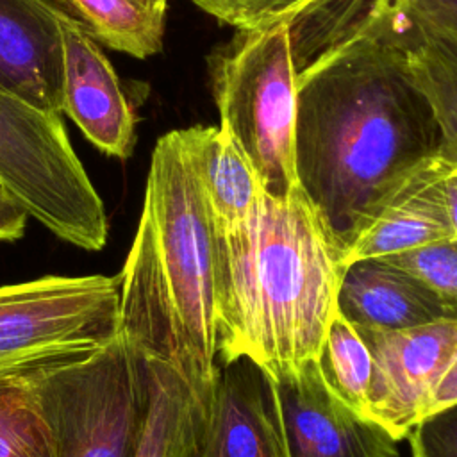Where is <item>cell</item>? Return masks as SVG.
Returning <instances> with one entry per match:
<instances>
[{
	"label": "cell",
	"mask_w": 457,
	"mask_h": 457,
	"mask_svg": "<svg viewBox=\"0 0 457 457\" xmlns=\"http://www.w3.org/2000/svg\"><path fill=\"white\" fill-rule=\"evenodd\" d=\"M100 45L146 59L162 48L168 0H46Z\"/></svg>",
	"instance_id": "obj_17"
},
{
	"label": "cell",
	"mask_w": 457,
	"mask_h": 457,
	"mask_svg": "<svg viewBox=\"0 0 457 457\" xmlns=\"http://www.w3.org/2000/svg\"><path fill=\"white\" fill-rule=\"evenodd\" d=\"M118 332V275H46L0 286V378L80 361Z\"/></svg>",
	"instance_id": "obj_6"
},
{
	"label": "cell",
	"mask_w": 457,
	"mask_h": 457,
	"mask_svg": "<svg viewBox=\"0 0 457 457\" xmlns=\"http://www.w3.org/2000/svg\"><path fill=\"white\" fill-rule=\"evenodd\" d=\"M300 14L346 21L386 41L434 111L443 136L439 154L457 164V41L355 11L305 7Z\"/></svg>",
	"instance_id": "obj_13"
},
{
	"label": "cell",
	"mask_w": 457,
	"mask_h": 457,
	"mask_svg": "<svg viewBox=\"0 0 457 457\" xmlns=\"http://www.w3.org/2000/svg\"><path fill=\"white\" fill-rule=\"evenodd\" d=\"M29 214L7 195H0V241H16L25 234Z\"/></svg>",
	"instance_id": "obj_24"
},
{
	"label": "cell",
	"mask_w": 457,
	"mask_h": 457,
	"mask_svg": "<svg viewBox=\"0 0 457 457\" xmlns=\"http://www.w3.org/2000/svg\"><path fill=\"white\" fill-rule=\"evenodd\" d=\"M120 277V334L145 362L182 380L204 416L220 373L214 220L182 132L161 136Z\"/></svg>",
	"instance_id": "obj_3"
},
{
	"label": "cell",
	"mask_w": 457,
	"mask_h": 457,
	"mask_svg": "<svg viewBox=\"0 0 457 457\" xmlns=\"http://www.w3.org/2000/svg\"><path fill=\"white\" fill-rule=\"evenodd\" d=\"M336 309L352 325L396 330L457 316L407 271L378 259H359L346 266Z\"/></svg>",
	"instance_id": "obj_14"
},
{
	"label": "cell",
	"mask_w": 457,
	"mask_h": 457,
	"mask_svg": "<svg viewBox=\"0 0 457 457\" xmlns=\"http://www.w3.org/2000/svg\"><path fill=\"white\" fill-rule=\"evenodd\" d=\"M282 457H398V441L323 380L318 361L264 380Z\"/></svg>",
	"instance_id": "obj_9"
},
{
	"label": "cell",
	"mask_w": 457,
	"mask_h": 457,
	"mask_svg": "<svg viewBox=\"0 0 457 457\" xmlns=\"http://www.w3.org/2000/svg\"><path fill=\"white\" fill-rule=\"evenodd\" d=\"M443 166L445 159L437 154L407 177L371 225L348 246V264L455 237L441 191Z\"/></svg>",
	"instance_id": "obj_15"
},
{
	"label": "cell",
	"mask_w": 457,
	"mask_h": 457,
	"mask_svg": "<svg viewBox=\"0 0 457 457\" xmlns=\"http://www.w3.org/2000/svg\"><path fill=\"white\" fill-rule=\"evenodd\" d=\"M441 191H443L446 212H448V218H450V225H452L453 236L457 239V164L448 161V159H445V166H443Z\"/></svg>",
	"instance_id": "obj_25"
},
{
	"label": "cell",
	"mask_w": 457,
	"mask_h": 457,
	"mask_svg": "<svg viewBox=\"0 0 457 457\" xmlns=\"http://www.w3.org/2000/svg\"><path fill=\"white\" fill-rule=\"evenodd\" d=\"M46 0H0V87L45 114L62 112V37Z\"/></svg>",
	"instance_id": "obj_12"
},
{
	"label": "cell",
	"mask_w": 457,
	"mask_h": 457,
	"mask_svg": "<svg viewBox=\"0 0 457 457\" xmlns=\"http://www.w3.org/2000/svg\"><path fill=\"white\" fill-rule=\"evenodd\" d=\"M34 375L0 378V457H55Z\"/></svg>",
	"instance_id": "obj_18"
},
{
	"label": "cell",
	"mask_w": 457,
	"mask_h": 457,
	"mask_svg": "<svg viewBox=\"0 0 457 457\" xmlns=\"http://www.w3.org/2000/svg\"><path fill=\"white\" fill-rule=\"evenodd\" d=\"M457 402V357L453 359L452 366L448 368V371L445 373V377L441 378L432 405H430V412L436 409H441L445 405H450Z\"/></svg>",
	"instance_id": "obj_26"
},
{
	"label": "cell",
	"mask_w": 457,
	"mask_h": 457,
	"mask_svg": "<svg viewBox=\"0 0 457 457\" xmlns=\"http://www.w3.org/2000/svg\"><path fill=\"white\" fill-rule=\"evenodd\" d=\"M346 248L296 186L262 187L248 214L214 230L218 364L248 359L264 380L320 357Z\"/></svg>",
	"instance_id": "obj_2"
},
{
	"label": "cell",
	"mask_w": 457,
	"mask_h": 457,
	"mask_svg": "<svg viewBox=\"0 0 457 457\" xmlns=\"http://www.w3.org/2000/svg\"><path fill=\"white\" fill-rule=\"evenodd\" d=\"M216 20L253 32L287 21L303 0H193Z\"/></svg>",
	"instance_id": "obj_22"
},
{
	"label": "cell",
	"mask_w": 457,
	"mask_h": 457,
	"mask_svg": "<svg viewBox=\"0 0 457 457\" xmlns=\"http://www.w3.org/2000/svg\"><path fill=\"white\" fill-rule=\"evenodd\" d=\"M287 23L298 184L348 250L407 177L439 154L441 129L386 41L330 18Z\"/></svg>",
	"instance_id": "obj_1"
},
{
	"label": "cell",
	"mask_w": 457,
	"mask_h": 457,
	"mask_svg": "<svg viewBox=\"0 0 457 457\" xmlns=\"http://www.w3.org/2000/svg\"><path fill=\"white\" fill-rule=\"evenodd\" d=\"M318 366L327 386L352 409L366 414L371 355L353 325L337 309L321 343Z\"/></svg>",
	"instance_id": "obj_20"
},
{
	"label": "cell",
	"mask_w": 457,
	"mask_h": 457,
	"mask_svg": "<svg viewBox=\"0 0 457 457\" xmlns=\"http://www.w3.org/2000/svg\"><path fill=\"white\" fill-rule=\"evenodd\" d=\"M0 195H5V193H4V189H2V186H0Z\"/></svg>",
	"instance_id": "obj_27"
},
{
	"label": "cell",
	"mask_w": 457,
	"mask_h": 457,
	"mask_svg": "<svg viewBox=\"0 0 457 457\" xmlns=\"http://www.w3.org/2000/svg\"><path fill=\"white\" fill-rule=\"evenodd\" d=\"M353 328L371 355L366 416L402 441L430 412L436 389L457 357V320L396 330Z\"/></svg>",
	"instance_id": "obj_8"
},
{
	"label": "cell",
	"mask_w": 457,
	"mask_h": 457,
	"mask_svg": "<svg viewBox=\"0 0 457 457\" xmlns=\"http://www.w3.org/2000/svg\"><path fill=\"white\" fill-rule=\"evenodd\" d=\"M62 37V112L100 152L127 159L136 145V114L120 79L86 29L57 12Z\"/></svg>",
	"instance_id": "obj_10"
},
{
	"label": "cell",
	"mask_w": 457,
	"mask_h": 457,
	"mask_svg": "<svg viewBox=\"0 0 457 457\" xmlns=\"http://www.w3.org/2000/svg\"><path fill=\"white\" fill-rule=\"evenodd\" d=\"M34 377L55 457H136L148 411V366L120 332L102 350Z\"/></svg>",
	"instance_id": "obj_7"
},
{
	"label": "cell",
	"mask_w": 457,
	"mask_h": 457,
	"mask_svg": "<svg viewBox=\"0 0 457 457\" xmlns=\"http://www.w3.org/2000/svg\"><path fill=\"white\" fill-rule=\"evenodd\" d=\"M148 366V411L136 457H180L193 402L182 380L162 364Z\"/></svg>",
	"instance_id": "obj_19"
},
{
	"label": "cell",
	"mask_w": 457,
	"mask_h": 457,
	"mask_svg": "<svg viewBox=\"0 0 457 457\" xmlns=\"http://www.w3.org/2000/svg\"><path fill=\"white\" fill-rule=\"evenodd\" d=\"M180 132L209 202L214 230H227L248 214L261 191V184L221 125H196L180 129Z\"/></svg>",
	"instance_id": "obj_16"
},
{
	"label": "cell",
	"mask_w": 457,
	"mask_h": 457,
	"mask_svg": "<svg viewBox=\"0 0 457 457\" xmlns=\"http://www.w3.org/2000/svg\"><path fill=\"white\" fill-rule=\"evenodd\" d=\"M407 437L412 457H457V402L423 416Z\"/></svg>",
	"instance_id": "obj_23"
},
{
	"label": "cell",
	"mask_w": 457,
	"mask_h": 457,
	"mask_svg": "<svg viewBox=\"0 0 457 457\" xmlns=\"http://www.w3.org/2000/svg\"><path fill=\"white\" fill-rule=\"evenodd\" d=\"M0 186L54 236L80 250L105 246L104 202L64 123L0 87Z\"/></svg>",
	"instance_id": "obj_5"
},
{
	"label": "cell",
	"mask_w": 457,
	"mask_h": 457,
	"mask_svg": "<svg viewBox=\"0 0 457 457\" xmlns=\"http://www.w3.org/2000/svg\"><path fill=\"white\" fill-rule=\"evenodd\" d=\"M220 125L234 139L261 187L287 196L298 184L295 162L296 64L289 23L239 32L211 59Z\"/></svg>",
	"instance_id": "obj_4"
},
{
	"label": "cell",
	"mask_w": 457,
	"mask_h": 457,
	"mask_svg": "<svg viewBox=\"0 0 457 457\" xmlns=\"http://www.w3.org/2000/svg\"><path fill=\"white\" fill-rule=\"evenodd\" d=\"M245 361L220 364L209 407L191 414L180 457H282L264 378Z\"/></svg>",
	"instance_id": "obj_11"
},
{
	"label": "cell",
	"mask_w": 457,
	"mask_h": 457,
	"mask_svg": "<svg viewBox=\"0 0 457 457\" xmlns=\"http://www.w3.org/2000/svg\"><path fill=\"white\" fill-rule=\"evenodd\" d=\"M420 280L457 316V239L446 237L378 257Z\"/></svg>",
	"instance_id": "obj_21"
}]
</instances>
